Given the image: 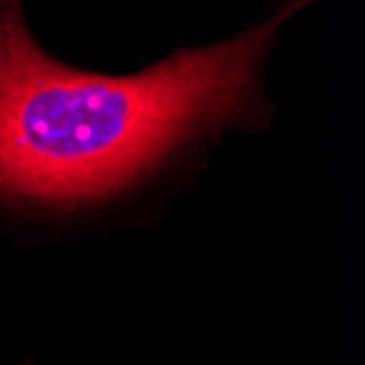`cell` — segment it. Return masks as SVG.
<instances>
[{"label": "cell", "mask_w": 365, "mask_h": 365, "mask_svg": "<svg viewBox=\"0 0 365 365\" xmlns=\"http://www.w3.org/2000/svg\"><path fill=\"white\" fill-rule=\"evenodd\" d=\"M278 14L243 36L108 77L68 68L0 7V197L77 206L153 173L210 129L256 114V77Z\"/></svg>", "instance_id": "cell-1"}]
</instances>
